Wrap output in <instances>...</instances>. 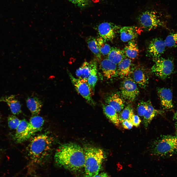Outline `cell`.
Returning a JSON list of instances; mask_svg holds the SVG:
<instances>
[{"instance_id":"32","label":"cell","mask_w":177,"mask_h":177,"mask_svg":"<svg viewBox=\"0 0 177 177\" xmlns=\"http://www.w3.org/2000/svg\"><path fill=\"white\" fill-rule=\"evenodd\" d=\"M137 112L139 116H143L148 109L147 102L142 101L138 103L137 107Z\"/></svg>"},{"instance_id":"22","label":"cell","mask_w":177,"mask_h":177,"mask_svg":"<svg viewBox=\"0 0 177 177\" xmlns=\"http://www.w3.org/2000/svg\"><path fill=\"white\" fill-rule=\"evenodd\" d=\"M97 71V61L96 59H94L92 60L91 72L87 80L92 95L94 94L95 87L98 80Z\"/></svg>"},{"instance_id":"33","label":"cell","mask_w":177,"mask_h":177,"mask_svg":"<svg viewBox=\"0 0 177 177\" xmlns=\"http://www.w3.org/2000/svg\"><path fill=\"white\" fill-rule=\"evenodd\" d=\"M78 7L83 8L88 6L90 0H67Z\"/></svg>"},{"instance_id":"39","label":"cell","mask_w":177,"mask_h":177,"mask_svg":"<svg viewBox=\"0 0 177 177\" xmlns=\"http://www.w3.org/2000/svg\"></svg>"},{"instance_id":"31","label":"cell","mask_w":177,"mask_h":177,"mask_svg":"<svg viewBox=\"0 0 177 177\" xmlns=\"http://www.w3.org/2000/svg\"><path fill=\"white\" fill-rule=\"evenodd\" d=\"M21 120L14 115H10L7 118L8 126L12 129L16 130Z\"/></svg>"},{"instance_id":"23","label":"cell","mask_w":177,"mask_h":177,"mask_svg":"<svg viewBox=\"0 0 177 177\" xmlns=\"http://www.w3.org/2000/svg\"><path fill=\"white\" fill-rule=\"evenodd\" d=\"M126 56L123 50L112 47L107 56V58L112 62L117 64L125 58Z\"/></svg>"},{"instance_id":"4","label":"cell","mask_w":177,"mask_h":177,"mask_svg":"<svg viewBox=\"0 0 177 177\" xmlns=\"http://www.w3.org/2000/svg\"><path fill=\"white\" fill-rule=\"evenodd\" d=\"M151 151L153 155L160 157L173 155L177 152V137L171 135L161 136L153 142Z\"/></svg>"},{"instance_id":"25","label":"cell","mask_w":177,"mask_h":177,"mask_svg":"<svg viewBox=\"0 0 177 177\" xmlns=\"http://www.w3.org/2000/svg\"><path fill=\"white\" fill-rule=\"evenodd\" d=\"M123 50L126 56L131 59H134L137 57L139 53V49L137 44L133 40L128 42Z\"/></svg>"},{"instance_id":"8","label":"cell","mask_w":177,"mask_h":177,"mask_svg":"<svg viewBox=\"0 0 177 177\" xmlns=\"http://www.w3.org/2000/svg\"><path fill=\"white\" fill-rule=\"evenodd\" d=\"M120 90L123 98L130 102L133 101L139 93L137 84L132 78L128 77L125 78L122 82Z\"/></svg>"},{"instance_id":"5","label":"cell","mask_w":177,"mask_h":177,"mask_svg":"<svg viewBox=\"0 0 177 177\" xmlns=\"http://www.w3.org/2000/svg\"><path fill=\"white\" fill-rule=\"evenodd\" d=\"M154 64L151 68L152 73L162 79L169 76L173 73L174 66L173 61L161 57L153 59Z\"/></svg>"},{"instance_id":"24","label":"cell","mask_w":177,"mask_h":177,"mask_svg":"<svg viewBox=\"0 0 177 177\" xmlns=\"http://www.w3.org/2000/svg\"><path fill=\"white\" fill-rule=\"evenodd\" d=\"M92 63V60L83 63L75 72L76 75L78 78L87 80L91 72Z\"/></svg>"},{"instance_id":"3","label":"cell","mask_w":177,"mask_h":177,"mask_svg":"<svg viewBox=\"0 0 177 177\" xmlns=\"http://www.w3.org/2000/svg\"><path fill=\"white\" fill-rule=\"evenodd\" d=\"M85 155L84 177H94L99 174L104 158L101 148L88 147L84 149Z\"/></svg>"},{"instance_id":"35","label":"cell","mask_w":177,"mask_h":177,"mask_svg":"<svg viewBox=\"0 0 177 177\" xmlns=\"http://www.w3.org/2000/svg\"><path fill=\"white\" fill-rule=\"evenodd\" d=\"M123 127L126 129L130 130L133 127V125L131 120H125L121 122Z\"/></svg>"},{"instance_id":"30","label":"cell","mask_w":177,"mask_h":177,"mask_svg":"<svg viewBox=\"0 0 177 177\" xmlns=\"http://www.w3.org/2000/svg\"><path fill=\"white\" fill-rule=\"evenodd\" d=\"M166 46L169 47H177V32L168 35L164 41Z\"/></svg>"},{"instance_id":"2","label":"cell","mask_w":177,"mask_h":177,"mask_svg":"<svg viewBox=\"0 0 177 177\" xmlns=\"http://www.w3.org/2000/svg\"><path fill=\"white\" fill-rule=\"evenodd\" d=\"M53 140L46 134H41L34 137L28 147V155L33 162L40 163L49 156Z\"/></svg>"},{"instance_id":"27","label":"cell","mask_w":177,"mask_h":177,"mask_svg":"<svg viewBox=\"0 0 177 177\" xmlns=\"http://www.w3.org/2000/svg\"><path fill=\"white\" fill-rule=\"evenodd\" d=\"M96 40L97 46L102 56H107L111 48L110 45L100 36L96 38Z\"/></svg>"},{"instance_id":"40","label":"cell","mask_w":177,"mask_h":177,"mask_svg":"<svg viewBox=\"0 0 177 177\" xmlns=\"http://www.w3.org/2000/svg\"></svg>"},{"instance_id":"37","label":"cell","mask_w":177,"mask_h":177,"mask_svg":"<svg viewBox=\"0 0 177 177\" xmlns=\"http://www.w3.org/2000/svg\"><path fill=\"white\" fill-rule=\"evenodd\" d=\"M174 118L175 122L176 130L177 133V110L175 114Z\"/></svg>"},{"instance_id":"21","label":"cell","mask_w":177,"mask_h":177,"mask_svg":"<svg viewBox=\"0 0 177 177\" xmlns=\"http://www.w3.org/2000/svg\"><path fill=\"white\" fill-rule=\"evenodd\" d=\"M103 108L107 118L116 126H119L120 122L119 116L115 110L107 104H103Z\"/></svg>"},{"instance_id":"36","label":"cell","mask_w":177,"mask_h":177,"mask_svg":"<svg viewBox=\"0 0 177 177\" xmlns=\"http://www.w3.org/2000/svg\"><path fill=\"white\" fill-rule=\"evenodd\" d=\"M94 177H110L106 173L103 172L98 174Z\"/></svg>"},{"instance_id":"6","label":"cell","mask_w":177,"mask_h":177,"mask_svg":"<svg viewBox=\"0 0 177 177\" xmlns=\"http://www.w3.org/2000/svg\"><path fill=\"white\" fill-rule=\"evenodd\" d=\"M140 25L147 31L154 29L161 26L162 22L155 11L147 10L144 11L138 17Z\"/></svg>"},{"instance_id":"34","label":"cell","mask_w":177,"mask_h":177,"mask_svg":"<svg viewBox=\"0 0 177 177\" xmlns=\"http://www.w3.org/2000/svg\"><path fill=\"white\" fill-rule=\"evenodd\" d=\"M131 121L133 126L136 127L139 126L141 122L139 117L138 115L134 114L132 116Z\"/></svg>"},{"instance_id":"29","label":"cell","mask_w":177,"mask_h":177,"mask_svg":"<svg viewBox=\"0 0 177 177\" xmlns=\"http://www.w3.org/2000/svg\"><path fill=\"white\" fill-rule=\"evenodd\" d=\"M134 114L132 107L130 105H127L121 111L119 115L120 122L125 120H131Z\"/></svg>"},{"instance_id":"10","label":"cell","mask_w":177,"mask_h":177,"mask_svg":"<svg viewBox=\"0 0 177 177\" xmlns=\"http://www.w3.org/2000/svg\"><path fill=\"white\" fill-rule=\"evenodd\" d=\"M120 28L111 22H103L99 24L97 30L99 36L106 41H111Z\"/></svg>"},{"instance_id":"11","label":"cell","mask_w":177,"mask_h":177,"mask_svg":"<svg viewBox=\"0 0 177 177\" xmlns=\"http://www.w3.org/2000/svg\"><path fill=\"white\" fill-rule=\"evenodd\" d=\"M166 47L164 41L156 38L150 42L146 51V56L153 59L159 58L164 53Z\"/></svg>"},{"instance_id":"26","label":"cell","mask_w":177,"mask_h":177,"mask_svg":"<svg viewBox=\"0 0 177 177\" xmlns=\"http://www.w3.org/2000/svg\"><path fill=\"white\" fill-rule=\"evenodd\" d=\"M88 46L98 61H100L102 58L97 45L96 38L92 36L87 37L86 39Z\"/></svg>"},{"instance_id":"9","label":"cell","mask_w":177,"mask_h":177,"mask_svg":"<svg viewBox=\"0 0 177 177\" xmlns=\"http://www.w3.org/2000/svg\"><path fill=\"white\" fill-rule=\"evenodd\" d=\"M44 122V118L40 116H34L31 117L22 136L20 143L28 140L41 130Z\"/></svg>"},{"instance_id":"28","label":"cell","mask_w":177,"mask_h":177,"mask_svg":"<svg viewBox=\"0 0 177 177\" xmlns=\"http://www.w3.org/2000/svg\"><path fill=\"white\" fill-rule=\"evenodd\" d=\"M28 122L25 119L21 120L16 129L14 139L17 143H20L23 134L27 127Z\"/></svg>"},{"instance_id":"13","label":"cell","mask_w":177,"mask_h":177,"mask_svg":"<svg viewBox=\"0 0 177 177\" xmlns=\"http://www.w3.org/2000/svg\"><path fill=\"white\" fill-rule=\"evenodd\" d=\"M157 90L161 104L163 108L166 109L173 108L172 94L171 90L169 88L159 87Z\"/></svg>"},{"instance_id":"15","label":"cell","mask_w":177,"mask_h":177,"mask_svg":"<svg viewBox=\"0 0 177 177\" xmlns=\"http://www.w3.org/2000/svg\"><path fill=\"white\" fill-rule=\"evenodd\" d=\"M27 107L33 116L38 115L43 105L42 101L36 96H28L26 100Z\"/></svg>"},{"instance_id":"38","label":"cell","mask_w":177,"mask_h":177,"mask_svg":"<svg viewBox=\"0 0 177 177\" xmlns=\"http://www.w3.org/2000/svg\"></svg>"},{"instance_id":"17","label":"cell","mask_w":177,"mask_h":177,"mask_svg":"<svg viewBox=\"0 0 177 177\" xmlns=\"http://www.w3.org/2000/svg\"><path fill=\"white\" fill-rule=\"evenodd\" d=\"M119 32L121 40L126 42L135 38L138 34V29L134 26H125L120 28Z\"/></svg>"},{"instance_id":"7","label":"cell","mask_w":177,"mask_h":177,"mask_svg":"<svg viewBox=\"0 0 177 177\" xmlns=\"http://www.w3.org/2000/svg\"><path fill=\"white\" fill-rule=\"evenodd\" d=\"M68 74L72 82L78 93L85 99L89 104L94 106L96 104L92 98L93 95L87 80L76 78L70 73Z\"/></svg>"},{"instance_id":"12","label":"cell","mask_w":177,"mask_h":177,"mask_svg":"<svg viewBox=\"0 0 177 177\" xmlns=\"http://www.w3.org/2000/svg\"><path fill=\"white\" fill-rule=\"evenodd\" d=\"M99 66L104 76L109 79L117 75V64L111 61L107 58L102 59L99 61Z\"/></svg>"},{"instance_id":"1","label":"cell","mask_w":177,"mask_h":177,"mask_svg":"<svg viewBox=\"0 0 177 177\" xmlns=\"http://www.w3.org/2000/svg\"><path fill=\"white\" fill-rule=\"evenodd\" d=\"M54 158L58 165L70 170L76 171L84 167V149L74 143H67L60 146Z\"/></svg>"},{"instance_id":"19","label":"cell","mask_w":177,"mask_h":177,"mask_svg":"<svg viewBox=\"0 0 177 177\" xmlns=\"http://www.w3.org/2000/svg\"><path fill=\"white\" fill-rule=\"evenodd\" d=\"M105 101L107 104L113 107L117 113L120 112L124 108V101L117 93L112 94L107 97Z\"/></svg>"},{"instance_id":"20","label":"cell","mask_w":177,"mask_h":177,"mask_svg":"<svg viewBox=\"0 0 177 177\" xmlns=\"http://www.w3.org/2000/svg\"><path fill=\"white\" fill-rule=\"evenodd\" d=\"M148 109L143 116V123L145 127L147 128L153 118L158 114H161V111L155 109L150 101L147 102Z\"/></svg>"},{"instance_id":"18","label":"cell","mask_w":177,"mask_h":177,"mask_svg":"<svg viewBox=\"0 0 177 177\" xmlns=\"http://www.w3.org/2000/svg\"><path fill=\"white\" fill-rule=\"evenodd\" d=\"M130 59L125 58L118 64L117 74L121 78L127 77L131 73L133 68Z\"/></svg>"},{"instance_id":"16","label":"cell","mask_w":177,"mask_h":177,"mask_svg":"<svg viewBox=\"0 0 177 177\" xmlns=\"http://www.w3.org/2000/svg\"><path fill=\"white\" fill-rule=\"evenodd\" d=\"M0 102L6 103L14 115H17L21 112V105L15 95L2 97L0 98Z\"/></svg>"},{"instance_id":"14","label":"cell","mask_w":177,"mask_h":177,"mask_svg":"<svg viewBox=\"0 0 177 177\" xmlns=\"http://www.w3.org/2000/svg\"><path fill=\"white\" fill-rule=\"evenodd\" d=\"M132 71L133 80L141 88H145L148 84L149 78L145 69L137 67L133 68Z\"/></svg>"}]
</instances>
